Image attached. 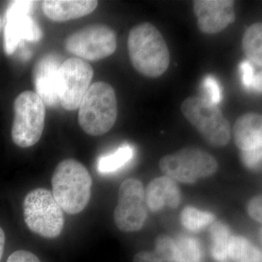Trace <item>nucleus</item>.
<instances>
[{
	"mask_svg": "<svg viewBox=\"0 0 262 262\" xmlns=\"http://www.w3.org/2000/svg\"><path fill=\"white\" fill-rule=\"evenodd\" d=\"M127 50L133 67L145 77H160L170 65V52L163 34L149 22L138 24L131 29Z\"/></svg>",
	"mask_w": 262,
	"mask_h": 262,
	"instance_id": "1",
	"label": "nucleus"
},
{
	"mask_svg": "<svg viewBox=\"0 0 262 262\" xmlns=\"http://www.w3.org/2000/svg\"><path fill=\"white\" fill-rule=\"evenodd\" d=\"M53 195L61 209L75 215L83 211L91 199L93 181L84 165L75 159L57 165L51 179Z\"/></svg>",
	"mask_w": 262,
	"mask_h": 262,
	"instance_id": "2",
	"label": "nucleus"
},
{
	"mask_svg": "<svg viewBox=\"0 0 262 262\" xmlns=\"http://www.w3.org/2000/svg\"><path fill=\"white\" fill-rule=\"evenodd\" d=\"M78 110L79 125L84 133L92 136L106 134L115 125L118 114L113 86L105 82L91 84Z\"/></svg>",
	"mask_w": 262,
	"mask_h": 262,
	"instance_id": "3",
	"label": "nucleus"
},
{
	"mask_svg": "<svg viewBox=\"0 0 262 262\" xmlns=\"http://www.w3.org/2000/svg\"><path fill=\"white\" fill-rule=\"evenodd\" d=\"M24 222L31 232L47 239H55L64 227L63 210L53 193L45 188L31 191L23 203Z\"/></svg>",
	"mask_w": 262,
	"mask_h": 262,
	"instance_id": "4",
	"label": "nucleus"
},
{
	"mask_svg": "<svg viewBox=\"0 0 262 262\" xmlns=\"http://www.w3.org/2000/svg\"><path fill=\"white\" fill-rule=\"evenodd\" d=\"M181 110L184 117L212 146H225L231 139L230 124L217 105L205 98L188 97Z\"/></svg>",
	"mask_w": 262,
	"mask_h": 262,
	"instance_id": "5",
	"label": "nucleus"
},
{
	"mask_svg": "<svg viewBox=\"0 0 262 262\" xmlns=\"http://www.w3.org/2000/svg\"><path fill=\"white\" fill-rule=\"evenodd\" d=\"M12 140L15 145L28 148L35 145L42 137L46 120V106L34 91L19 94L13 103Z\"/></svg>",
	"mask_w": 262,
	"mask_h": 262,
	"instance_id": "6",
	"label": "nucleus"
},
{
	"mask_svg": "<svg viewBox=\"0 0 262 262\" xmlns=\"http://www.w3.org/2000/svg\"><path fill=\"white\" fill-rule=\"evenodd\" d=\"M159 165L165 177L188 184L211 177L219 168L214 157L194 147L183 148L165 155L160 160Z\"/></svg>",
	"mask_w": 262,
	"mask_h": 262,
	"instance_id": "7",
	"label": "nucleus"
},
{
	"mask_svg": "<svg viewBox=\"0 0 262 262\" xmlns=\"http://www.w3.org/2000/svg\"><path fill=\"white\" fill-rule=\"evenodd\" d=\"M66 50L84 61H96L112 56L117 49L115 32L108 26L93 24L70 34Z\"/></svg>",
	"mask_w": 262,
	"mask_h": 262,
	"instance_id": "8",
	"label": "nucleus"
},
{
	"mask_svg": "<svg viewBox=\"0 0 262 262\" xmlns=\"http://www.w3.org/2000/svg\"><path fill=\"white\" fill-rule=\"evenodd\" d=\"M92 67L84 60L71 58L60 66L58 75V101L67 111L77 110L91 86Z\"/></svg>",
	"mask_w": 262,
	"mask_h": 262,
	"instance_id": "9",
	"label": "nucleus"
},
{
	"mask_svg": "<svg viewBox=\"0 0 262 262\" xmlns=\"http://www.w3.org/2000/svg\"><path fill=\"white\" fill-rule=\"evenodd\" d=\"M146 217L145 190L142 183L136 179H126L119 189L118 203L114 211L115 225L122 232H137L142 228Z\"/></svg>",
	"mask_w": 262,
	"mask_h": 262,
	"instance_id": "10",
	"label": "nucleus"
},
{
	"mask_svg": "<svg viewBox=\"0 0 262 262\" xmlns=\"http://www.w3.org/2000/svg\"><path fill=\"white\" fill-rule=\"evenodd\" d=\"M32 5V1H14L8 7L4 32L7 54H13L22 40L36 42L42 37L40 29L29 15Z\"/></svg>",
	"mask_w": 262,
	"mask_h": 262,
	"instance_id": "11",
	"label": "nucleus"
},
{
	"mask_svg": "<svg viewBox=\"0 0 262 262\" xmlns=\"http://www.w3.org/2000/svg\"><path fill=\"white\" fill-rule=\"evenodd\" d=\"M193 8L198 29L204 34H218L235 20L232 0H196Z\"/></svg>",
	"mask_w": 262,
	"mask_h": 262,
	"instance_id": "12",
	"label": "nucleus"
},
{
	"mask_svg": "<svg viewBox=\"0 0 262 262\" xmlns=\"http://www.w3.org/2000/svg\"><path fill=\"white\" fill-rule=\"evenodd\" d=\"M61 64L58 57L47 55L41 58L33 69V82L35 93L46 106H54L59 103L58 75Z\"/></svg>",
	"mask_w": 262,
	"mask_h": 262,
	"instance_id": "13",
	"label": "nucleus"
},
{
	"mask_svg": "<svg viewBox=\"0 0 262 262\" xmlns=\"http://www.w3.org/2000/svg\"><path fill=\"white\" fill-rule=\"evenodd\" d=\"M180 189L173 179L158 177L149 182L145 192L146 206L151 211H161L165 207L176 209L181 203Z\"/></svg>",
	"mask_w": 262,
	"mask_h": 262,
	"instance_id": "14",
	"label": "nucleus"
},
{
	"mask_svg": "<svg viewBox=\"0 0 262 262\" xmlns=\"http://www.w3.org/2000/svg\"><path fill=\"white\" fill-rule=\"evenodd\" d=\"M98 5L95 0H46L42 3V10L50 20L65 22L91 14Z\"/></svg>",
	"mask_w": 262,
	"mask_h": 262,
	"instance_id": "15",
	"label": "nucleus"
},
{
	"mask_svg": "<svg viewBox=\"0 0 262 262\" xmlns=\"http://www.w3.org/2000/svg\"><path fill=\"white\" fill-rule=\"evenodd\" d=\"M234 141L241 151L262 147V116L248 113L237 119L233 126Z\"/></svg>",
	"mask_w": 262,
	"mask_h": 262,
	"instance_id": "16",
	"label": "nucleus"
},
{
	"mask_svg": "<svg viewBox=\"0 0 262 262\" xmlns=\"http://www.w3.org/2000/svg\"><path fill=\"white\" fill-rule=\"evenodd\" d=\"M242 47L248 61L258 68L262 67V24H253L246 29L242 39Z\"/></svg>",
	"mask_w": 262,
	"mask_h": 262,
	"instance_id": "17",
	"label": "nucleus"
},
{
	"mask_svg": "<svg viewBox=\"0 0 262 262\" xmlns=\"http://www.w3.org/2000/svg\"><path fill=\"white\" fill-rule=\"evenodd\" d=\"M228 257L234 262H261V253L243 236L232 235L229 239Z\"/></svg>",
	"mask_w": 262,
	"mask_h": 262,
	"instance_id": "18",
	"label": "nucleus"
},
{
	"mask_svg": "<svg viewBox=\"0 0 262 262\" xmlns=\"http://www.w3.org/2000/svg\"><path fill=\"white\" fill-rule=\"evenodd\" d=\"M134 155V149L129 145H123L112 154L101 157L98 161V170L100 173H114L125 166Z\"/></svg>",
	"mask_w": 262,
	"mask_h": 262,
	"instance_id": "19",
	"label": "nucleus"
},
{
	"mask_svg": "<svg viewBox=\"0 0 262 262\" xmlns=\"http://www.w3.org/2000/svg\"><path fill=\"white\" fill-rule=\"evenodd\" d=\"M210 233L212 239L211 253L219 261L228 258V246L231 237L230 231L227 225L217 222L212 224Z\"/></svg>",
	"mask_w": 262,
	"mask_h": 262,
	"instance_id": "20",
	"label": "nucleus"
},
{
	"mask_svg": "<svg viewBox=\"0 0 262 262\" xmlns=\"http://www.w3.org/2000/svg\"><path fill=\"white\" fill-rule=\"evenodd\" d=\"M214 215L209 212L200 211L194 207H186L181 214L182 225L192 232H200L214 223Z\"/></svg>",
	"mask_w": 262,
	"mask_h": 262,
	"instance_id": "21",
	"label": "nucleus"
},
{
	"mask_svg": "<svg viewBox=\"0 0 262 262\" xmlns=\"http://www.w3.org/2000/svg\"><path fill=\"white\" fill-rule=\"evenodd\" d=\"M179 262H201V245L192 237L183 236L175 241Z\"/></svg>",
	"mask_w": 262,
	"mask_h": 262,
	"instance_id": "22",
	"label": "nucleus"
},
{
	"mask_svg": "<svg viewBox=\"0 0 262 262\" xmlns=\"http://www.w3.org/2000/svg\"><path fill=\"white\" fill-rule=\"evenodd\" d=\"M243 84L247 89H252L257 92H261V72L255 74L254 67L249 61H244L239 66Z\"/></svg>",
	"mask_w": 262,
	"mask_h": 262,
	"instance_id": "23",
	"label": "nucleus"
},
{
	"mask_svg": "<svg viewBox=\"0 0 262 262\" xmlns=\"http://www.w3.org/2000/svg\"><path fill=\"white\" fill-rule=\"evenodd\" d=\"M155 251L163 253L179 261L175 241L168 236L160 235L156 239Z\"/></svg>",
	"mask_w": 262,
	"mask_h": 262,
	"instance_id": "24",
	"label": "nucleus"
},
{
	"mask_svg": "<svg viewBox=\"0 0 262 262\" xmlns=\"http://www.w3.org/2000/svg\"><path fill=\"white\" fill-rule=\"evenodd\" d=\"M203 87L208 96L206 99L213 104H218L222 98V91H221L220 84L214 77L212 76H207L203 80Z\"/></svg>",
	"mask_w": 262,
	"mask_h": 262,
	"instance_id": "25",
	"label": "nucleus"
},
{
	"mask_svg": "<svg viewBox=\"0 0 262 262\" xmlns=\"http://www.w3.org/2000/svg\"><path fill=\"white\" fill-rule=\"evenodd\" d=\"M134 262H179L158 251H140L136 253Z\"/></svg>",
	"mask_w": 262,
	"mask_h": 262,
	"instance_id": "26",
	"label": "nucleus"
},
{
	"mask_svg": "<svg viewBox=\"0 0 262 262\" xmlns=\"http://www.w3.org/2000/svg\"><path fill=\"white\" fill-rule=\"evenodd\" d=\"M261 148L248 150V151H241V160L247 168L254 169L258 168L261 165Z\"/></svg>",
	"mask_w": 262,
	"mask_h": 262,
	"instance_id": "27",
	"label": "nucleus"
},
{
	"mask_svg": "<svg viewBox=\"0 0 262 262\" xmlns=\"http://www.w3.org/2000/svg\"><path fill=\"white\" fill-rule=\"evenodd\" d=\"M248 215L256 222H262V199L261 196L251 198L247 205Z\"/></svg>",
	"mask_w": 262,
	"mask_h": 262,
	"instance_id": "28",
	"label": "nucleus"
},
{
	"mask_svg": "<svg viewBox=\"0 0 262 262\" xmlns=\"http://www.w3.org/2000/svg\"><path fill=\"white\" fill-rule=\"evenodd\" d=\"M7 262H41L35 254L28 251L18 250L10 254Z\"/></svg>",
	"mask_w": 262,
	"mask_h": 262,
	"instance_id": "29",
	"label": "nucleus"
},
{
	"mask_svg": "<svg viewBox=\"0 0 262 262\" xmlns=\"http://www.w3.org/2000/svg\"><path fill=\"white\" fill-rule=\"evenodd\" d=\"M5 245V234L4 230L0 227V261L3 258Z\"/></svg>",
	"mask_w": 262,
	"mask_h": 262,
	"instance_id": "30",
	"label": "nucleus"
}]
</instances>
